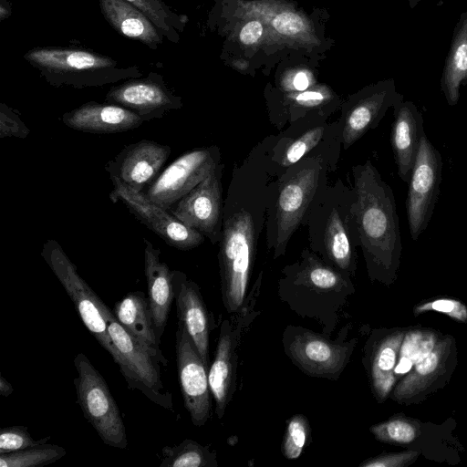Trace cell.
I'll list each match as a JSON object with an SVG mask.
<instances>
[{
    "instance_id": "ba28073f",
    "label": "cell",
    "mask_w": 467,
    "mask_h": 467,
    "mask_svg": "<svg viewBox=\"0 0 467 467\" xmlns=\"http://www.w3.org/2000/svg\"><path fill=\"white\" fill-rule=\"evenodd\" d=\"M41 256L69 296L86 327L110 354L112 341L104 318L103 301L80 276L75 264L56 240L46 241Z\"/></svg>"
},
{
    "instance_id": "ab89813d",
    "label": "cell",
    "mask_w": 467,
    "mask_h": 467,
    "mask_svg": "<svg viewBox=\"0 0 467 467\" xmlns=\"http://www.w3.org/2000/svg\"><path fill=\"white\" fill-rule=\"evenodd\" d=\"M293 88L297 91H304L309 87V78L304 72L297 73L293 79Z\"/></svg>"
},
{
    "instance_id": "7bdbcfd3",
    "label": "cell",
    "mask_w": 467,
    "mask_h": 467,
    "mask_svg": "<svg viewBox=\"0 0 467 467\" xmlns=\"http://www.w3.org/2000/svg\"><path fill=\"white\" fill-rule=\"evenodd\" d=\"M14 392V387L3 376L0 377V394L8 397Z\"/></svg>"
},
{
    "instance_id": "8d00e7d4",
    "label": "cell",
    "mask_w": 467,
    "mask_h": 467,
    "mask_svg": "<svg viewBox=\"0 0 467 467\" xmlns=\"http://www.w3.org/2000/svg\"><path fill=\"white\" fill-rule=\"evenodd\" d=\"M327 95L318 90H304L293 96V105L313 110L327 102Z\"/></svg>"
},
{
    "instance_id": "1f68e13d",
    "label": "cell",
    "mask_w": 467,
    "mask_h": 467,
    "mask_svg": "<svg viewBox=\"0 0 467 467\" xmlns=\"http://www.w3.org/2000/svg\"><path fill=\"white\" fill-rule=\"evenodd\" d=\"M49 438L35 441L25 426H12L1 429L0 453H8L45 443Z\"/></svg>"
},
{
    "instance_id": "4dcf8cb0",
    "label": "cell",
    "mask_w": 467,
    "mask_h": 467,
    "mask_svg": "<svg viewBox=\"0 0 467 467\" xmlns=\"http://www.w3.org/2000/svg\"><path fill=\"white\" fill-rule=\"evenodd\" d=\"M310 435V426L304 415H294L286 424L282 441V452L286 459H297Z\"/></svg>"
},
{
    "instance_id": "7a4b0ae2",
    "label": "cell",
    "mask_w": 467,
    "mask_h": 467,
    "mask_svg": "<svg viewBox=\"0 0 467 467\" xmlns=\"http://www.w3.org/2000/svg\"><path fill=\"white\" fill-rule=\"evenodd\" d=\"M354 198V189L341 181L333 186L326 184L306 215L311 250L347 275L355 272V246L359 245L350 210Z\"/></svg>"
},
{
    "instance_id": "836d02e7",
    "label": "cell",
    "mask_w": 467,
    "mask_h": 467,
    "mask_svg": "<svg viewBox=\"0 0 467 467\" xmlns=\"http://www.w3.org/2000/svg\"><path fill=\"white\" fill-rule=\"evenodd\" d=\"M375 433L382 438L407 443L415 438L414 429L408 423L400 420L390 421L385 425L374 429Z\"/></svg>"
},
{
    "instance_id": "8992f818",
    "label": "cell",
    "mask_w": 467,
    "mask_h": 467,
    "mask_svg": "<svg viewBox=\"0 0 467 467\" xmlns=\"http://www.w3.org/2000/svg\"><path fill=\"white\" fill-rule=\"evenodd\" d=\"M104 318L112 341L110 356L130 389H137L153 403L173 410L172 397L162 383L160 361L117 321L102 303Z\"/></svg>"
},
{
    "instance_id": "f1b7e54d",
    "label": "cell",
    "mask_w": 467,
    "mask_h": 467,
    "mask_svg": "<svg viewBox=\"0 0 467 467\" xmlns=\"http://www.w3.org/2000/svg\"><path fill=\"white\" fill-rule=\"evenodd\" d=\"M56 444L41 443L24 450L0 453V467H38L53 463L66 455Z\"/></svg>"
},
{
    "instance_id": "74e56055",
    "label": "cell",
    "mask_w": 467,
    "mask_h": 467,
    "mask_svg": "<svg viewBox=\"0 0 467 467\" xmlns=\"http://www.w3.org/2000/svg\"><path fill=\"white\" fill-rule=\"evenodd\" d=\"M263 33L262 25L258 21L248 22L240 32V40L243 44L255 43Z\"/></svg>"
},
{
    "instance_id": "e0dca14e",
    "label": "cell",
    "mask_w": 467,
    "mask_h": 467,
    "mask_svg": "<svg viewBox=\"0 0 467 467\" xmlns=\"http://www.w3.org/2000/svg\"><path fill=\"white\" fill-rule=\"evenodd\" d=\"M177 317L196 347L208 371L210 315L196 283L179 270L171 271Z\"/></svg>"
},
{
    "instance_id": "5b68a950",
    "label": "cell",
    "mask_w": 467,
    "mask_h": 467,
    "mask_svg": "<svg viewBox=\"0 0 467 467\" xmlns=\"http://www.w3.org/2000/svg\"><path fill=\"white\" fill-rule=\"evenodd\" d=\"M223 202L219 266L224 307L230 314L243 306L253 269L257 239L254 214L240 202Z\"/></svg>"
},
{
    "instance_id": "4fadbf2b",
    "label": "cell",
    "mask_w": 467,
    "mask_h": 467,
    "mask_svg": "<svg viewBox=\"0 0 467 467\" xmlns=\"http://www.w3.org/2000/svg\"><path fill=\"white\" fill-rule=\"evenodd\" d=\"M223 164L215 169L189 193L169 208L183 223L218 244L223 231Z\"/></svg>"
},
{
    "instance_id": "9a60e30c",
    "label": "cell",
    "mask_w": 467,
    "mask_h": 467,
    "mask_svg": "<svg viewBox=\"0 0 467 467\" xmlns=\"http://www.w3.org/2000/svg\"><path fill=\"white\" fill-rule=\"evenodd\" d=\"M105 101L120 105L144 121L162 118L169 111L182 107V99L166 86L162 76L150 72L146 78H133L113 86Z\"/></svg>"
},
{
    "instance_id": "52a82bcc",
    "label": "cell",
    "mask_w": 467,
    "mask_h": 467,
    "mask_svg": "<svg viewBox=\"0 0 467 467\" xmlns=\"http://www.w3.org/2000/svg\"><path fill=\"white\" fill-rule=\"evenodd\" d=\"M73 363L78 372L73 380L77 402L85 419L104 444L125 449L128 445L126 428L104 378L84 353H78Z\"/></svg>"
},
{
    "instance_id": "ffe728a7",
    "label": "cell",
    "mask_w": 467,
    "mask_h": 467,
    "mask_svg": "<svg viewBox=\"0 0 467 467\" xmlns=\"http://www.w3.org/2000/svg\"><path fill=\"white\" fill-rule=\"evenodd\" d=\"M61 120L74 130L93 134L125 132L145 122L138 114L120 105L95 101L65 112Z\"/></svg>"
},
{
    "instance_id": "8fae6325",
    "label": "cell",
    "mask_w": 467,
    "mask_h": 467,
    "mask_svg": "<svg viewBox=\"0 0 467 467\" xmlns=\"http://www.w3.org/2000/svg\"><path fill=\"white\" fill-rule=\"evenodd\" d=\"M441 171V155L424 134L408 182L406 200L408 225L413 241L419 239L432 217L440 193Z\"/></svg>"
},
{
    "instance_id": "9c48e42d",
    "label": "cell",
    "mask_w": 467,
    "mask_h": 467,
    "mask_svg": "<svg viewBox=\"0 0 467 467\" xmlns=\"http://www.w3.org/2000/svg\"><path fill=\"white\" fill-rule=\"evenodd\" d=\"M109 193L112 202H121L128 211L168 245L187 251L204 241L205 236L180 221L169 209L150 200L144 192H134L112 179Z\"/></svg>"
},
{
    "instance_id": "b9f144b4",
    "label": "cell",
    "mask_w": 467,
    "mask_h": 467,
    "mask_svg": "<svg viewBox=\"0 0 467 467\" xmlns=\"http://www.w3.org/2000/svg\"><path fill=\"white\" fill-rule=\"evenodd\" d=\"M412 365L413 363L410 358L401 357L399 364L395 368V372L399 374L406 373L411 368Z\"/></svg>"
},
{
    "instance_id": "5bb4252c",
    "label": "cell",
    "mask_w": 467,
    "mask_h": 467,
    "mask_svg": "<svg viewBox=\"0 0 467 467\" xmlns=\"http://www.w3.org/2000/svg\"><path fill=\"white\" fill-rule=\"evenodd\" d=\"M175 353L183 403L192 422L204 425L211 414L208 369L185 327L178 322Z\"/></svg>"
},
{
    "instance_id": "44dd1931",
    "label": "cell",
    "mask_w": 467,
    "mask_h": 467,
    "mask_svg": "<svg viewBox=\"0 0 467 467\" xmlns=\"http://www.w3.org/2000/svg\"><path fill=\"white\" fill-rule=\"evenodd\" d=\"M286 269V280L296 288L313 290L322 296H347L350 294L348 275L327 264L312 250L305 249L300 262Z\"/></svg>"
},
{
    "instance_id": "60d3db41",
    "label": "cell",
    "mask_w": 467,
    "mask_h": 467,
    "mask_svg": "<svg viewBox=\"0 0 467 467\" xmlns=\"http://www.w3.org/2000/svg\"><path fill=\"white\" fill-rule=\"evenodd\" d=\"M431 307L441 312H451L454 308V302L445 299L436 300L432 303Z\"/></svg>"
},
{
    "instance_id": "6da1fadb",
    "label": "cell",
    "mask_w": 467,
    "mask_h": 467,
    "mask_svg": "<svg viewBox=\"0 0 467 467\" xmlns=\"http://www.w3.org/2000/svg\"><path fill=\"white\" fill-rule=\"evenodd\" d=\"M351 214L370 272H390L401 254L394 192L369 160L352 168Z\"/></svg>"
},
{
    "instance_id": "d6a6232c",
    "label": "cell",
    "mask_w": 467,
    "mask_h": 467,
    "mask_svg": "<svg viewBox=\"0 0 467 467\" xmlns=\"http://www.w3.org/2000/svg\"><path fill=\"white\" fill-rule=\"evenodd\" d=\"M30 134L29 128L19 114L7 105H0V138L25 139Z\"/></svg>"
},
{
    "instance_id": "3957f363",
    "label": "cell",
    "mask_w": 467,
    "mask_h": 467,
    "mask_svg": "<svg viewBox=\"0 0 467 467\" xmlns=\"http://www.w3.org/2000/svg\"><path fill=\"white\" fill-rule=\"evenodd\" d=\"M327 171L321 155H306L279 178L266 226L267 245L275 259L285 254L290 238L327 184Z\"/></svg>"
},
{
    "instance_id": "ac0fdd59",
    "label": "cell",
    "mask_w": 467,
    "mask_h": 467,
    "mask_svg": "<svg viewBox=\"0 0 467 467\" xmlns=\"http://www.w3.org/2000/svg\"><path fill=\"white\" fill-rule=\"evenodd\" d=\"M401 96L390 80L375 88L364 99L348 109L338 122L339 139L344 150H348L369 130L377 128L387 110Z\"/></svg>"
},
{
    "instance_id": "30bf717a",
    "label": "cell",
    "mask_w": 467,
    "mask_h": 467,
    "mask_svg": "<svg viewBox=\"0 0 467 467\" xmlns=\"http://www.w3.org/2000/svg\"><path fill=\"white\" fill-rule=\"evenodd\" d=\"M219 163L221 152L217 146L190 150L161 171L143 192L152 202L169 209L203 181Z\"/></svg>"
},
{
    "instance_id": "277c9868",
    "label": "cell",
    "mask_w": 467,
    "mask_h": 467,
    "mask_svg": "<svg viewBox=\"0 0 467 467\" xmlns=\"http://www.w3.org/2000/svg\"><path fill=\"white\" fill-rule=\"evenodd\" d=\"M24 58L55 87H100L141 77L137 66L123 65L112 57L81 48L36 47L28 50Z\"/></svg>"
},
{
    "instance_id": "484cf974",
    "label": "cell",
    "mask_w": 467,
    "mask_h": 467,
    "mask_svg": "<svg viewBox=\"0 0 467 467\" xmlns=\"http://www.w3.org/2000/svg\"><path fill=\"white\" fill-rule=\"evenodd\" d=\"M467 84V11L455 25L450 49L444 63L441 88L449 106L460 99V89Z\"/></svg>"
},
{
    "instance_id": "cb8c5ba5",
    "label": "cell",
    "mask_w": 467,
    "mask_h": 467,
    "mask_svg": "<svg viewBox=\"0 0 467 467\" xmlns=\"http://www.w3.org/2000/svg\"><path fill=\"white\" fill-rule=\"evenodd\" d=\"M113 315L126 331L143 344L162 366L168 365L155 331L149 297L143 292L128 293L114 305Z\"/></svg>"
},
{
    "instance_id": "83f0119b",
    "label": "cell",
    "mask_w": 467,
    "mask_h": 467,
    "mask_svg": "<svg viewBox=\"0 0 467 467\" xmlns=\"http://www.w3.org/2000/svg\"><path fill=\"white\" fill-rule=\"evenodd\" d=\"M161 467H215L216 456L208 446L186 439L161 449Z\"/></svg>"
},
{
    "instance_id": "ee69618b",
    "label": "cell",
    "mask_w": 467,
    "mask_h": 467,
    "mask_svg": "<svg viewBox=\"0 0 467 467\" xmlns=\"http://www.w3.org/2000/svg\"><path fill=\"white\" fill-rule=\"evenodd\" d=\"M11 14V8L7 0H1L0 4V20L7 18Z\"/></svg>"
},
{
    "instance_id": "f546056e",
    "label": "cell",
    "mask_w": 467,
    "mask_h": 467,
    "mask_svg": "<svg viewBox=\"0 0 467 467\" xmlns=\"http://www.w3.org/2000/svg\"><path fill=\"white\" fill-rule=\"evenodd\" d=\"M145 14L171 42L177 41L176 29L182 28V18L175 15L162 0H127Z\"/></svg>"
},
{
    "instance_id": "f35d334b",
    "label": "cell",
    "mask_w": 467,
    "mask_h": 467,
    "mask_svg": "<svg viewBox=\"0 0 467 467\" xmlns=\"http://www.w3.org/2000/svg\"><path fill=\"white\" fill-rule=\"evenodd\" d=\"M438 365V357L436 353L431 352L423 359L416 363V370L420 374H429L432 372Z\"/></svg>"
},
{
    "instance_id": "2e32d148",
    "label": "cell",
    "mask_w": 467,
    "mask_h": 467,
    "mask_svg": "<svg viewBox=\"0 0 467 467\" xmlns=\"http://www.w3.org/2000/svg\"><path fill=\"white\" fill-rule=\"evenodd\" d=\"M171 152L169 145L150 140H141L125 146L105 170L110 180L115 179L134 192H144L159 176Z\"/></svg>"
},
{
    "instance_id": "7402d4cb",
    "label": "cell",
    "mask_w": 467,
    "mask_h": 467,
    "mask_svg": "<svg viewBox=\"0 0 467 467\" xmlns=\"http://www.w3.org/2000/svg\"><path fill=\"white\" fill-rule=\"evenodd\" d=\"M237 329L234 331L228 320L222 324L214 360L208 371L211 392L215 400V412L219 419L235 391L237 357Z\"/></svg>"
},
{
    "instance_id": "4316f807",
    "label": "cell",
    "mask_w": 467,
    "mask_h": 467,
    "mask_svg": "<svg viewBox=\"0 0 467 467\" xmlns=\"http://www.w3.org/2000/svg\"><path fill=\"white\" fill-rule=\"evenodd\" d=\"M327 128L325 120H320L317 125L305 130L299 136L284 142L280 140L283 142L282 146L276 144L273 150V161L286 169L296 164L322 141Z\"/></svg>"
},
{
    "instance_id": "e575fe53",
    "label": "cell",
    "mask_w": 467,
    "mask_h": 467,
    "mask_svg": "<svg viewBox=\"0 0 467 467\" xmlns=\"http://www.w3.org/2000/svg\"><path fill=\"white\" fill-rule=\"evenodd\" d=\"M432 347L433 344L431 339L419 335H411L406 338L402 346L401 357H406L413 364H416L431 352Z\"/></svg>"
},
{
    "instance_id": "d6986e66",
    "label": "cell",
    "mask_w": 467,
    "mask_h": 467,
    "mask_svg": "<svg viewBox=\"0 0 467 467\" xmlns=\"http://www.w3.org/2000/svg\"><path fill=\"white\" fill-rule=\"evenodd\" d=\"M393 116L390 143L398 175L408 183L425 134L423 117L413 102L403 100V96L393 106Z\"/></svg>"
},
{
    "instance_id": "f6af8a7d",
    "label": "cell",
    "mask_w": 467,
    "mask_h": 467,
    "mask_svg": "<svg viewBox=\"0 0 467 467\" xmlns=\"http://www.w3.org/2000/svg\"><path fill=\"white\" fill-rule=\"evenodd\" d=\"M421 0H408L409 6L414 8Z\"/></svg>"
},
{
    "instance_id": "d590c367",
    "label": "cell",
    "mask_w": 467,
    "mask_h": 467,
    "mask_svg": "<svg viewBox=\"0 0 467 467\" xmlns=\"http://www.w3.org/2000/svg\"><path fill=\"white\" fill-rule=\"evenodd\" d=\"M273 26L283 35H295L303 29L304 22L298 15L284 12L274 18Z\"/></svg>"
},
{
    "instance_id": "d4e9b609",
    "label": "cell",
    "mask_w": 467,
    "mask_h": 467,
    "mask_svg": "<svg viewBox=\"0 0 467 467\" xmlns=\"http://www.w3.org/2000/svg\"><path fill=\"white\" fill-rule=\"evenodd\" d=\"M104 18L122 36L140 41L151 49L163 42V34L140 9L127 0H99Z\"/></svg>"
},
{
    "instance_id": "7c38bea8",
    "label": "cell",
    "mask_w": 467,
    "mask_h": 467,
    "mask_svg": "<svg viewBox=\"0 0 467 467\" xmlns=\"http://www.w3.org/2000/svg\"><path fill=\"white\" fill-rule=\"evenodd\" d=\"M284 348L289 358L306 374L337 379L345 368L351 352V343L332 342L325 337L302 327L286 328Z\"/></svg>"
},
{
    "instance_id": "603a6c76",
    "label": "cell",
    "mask_w": 467,
    "mask_h": 467,
    "mask_svg": "<svg viewBox=\"0 0 467 467\" xmlns=\"http://www.w3.org/2000/svg\"><path fill=\"white\" fill-rule=\"evenodd\" d=\"M143 244L148 297L155 331L161 340L174 299L172 274L161 260V250L146 238H143Z\"/></svg>"
}]
</instances>
